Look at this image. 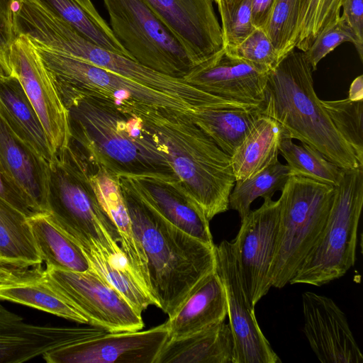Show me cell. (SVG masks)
<instances>
[{
    "mask_svg": "<svg viewBox=\"0 0 363 363\" xmlns=\"http://www.w3.org/2000/svg\"><path fill=\"white\" fill-rule=\"evenodd\" d=\"M155 363H234L229 325L222 322L179 339L167 340Z\"/></svg>",
    "mask_w": 363,
    "mask_h": 363,
    "instance_id": "26",
    "label": "cell"
},
{
    "mask_svg": "<svg viewBox=\"0 0 363 363\" xmlns=\"http://www.w3.org/2000/svg\"><path fill=\"white\" fill-rule=\"evenodd\" d=\"M348 99L352 101L363 100V76L359 75L352 82Z\"/></svg>",
    "mask_w": 363,
    "mask_h": 363,
    "instance_id": "45",
    "label": "cell"
},
{
    "mask_svg": "<svg viewBox=\"0 0 363 363\" xmlns=\"http://www.w3.org/2000/svg\"><path fill=\"white\" fill-rule=\"evenodd\" d=\"M0 116L17 137L50 163L55 152L38 114L13 76L0 77Z\"/></svg>",
    "mask_w": 363,
    "mask_h": 363,
    "instance_id": "25",
    "label": "cell"
},
{
    "mask_svg": "<svg viewBox=\"0 0 363 363\" xmlns=\"http://www.w3.org/2000/svg\"><path fill=\"white\" fill-rule=\"evenodd\" d=\"M60 96L68 111L71 140L88 160L117 175L175 177L141 118L92 97Z\"/></svg>",
    "mask_w": 363,
    "mask_h": 363,
    "instance_id": "1",
    "label": "cell"
},
{
    "mask_svg": "<svg viewBox=\"0 0 363 363\" xmlns=\"http://www.w3.org/2000/svg\"><path fill=\"white\" fill-rule=\"evenodd\" d=\"M345 42L352 43L356 48V38L340 16L335 23L323 30L304 52L313 72L316 70L318 62L323 57Z\"/></svg>",
    "mask_w": 363,
    "mask_h": 363,
    "instance_id": "40",
    "label": "cell"
},
{
    "mask_svg": "<svg viewBox=\"0 0 363 363\" xmlns=\"http://www.w3.org/2000/svg\"><path fill=\"white\" fill-rule=\"evenodd\" d=\"M165 153L174 176L211 220L229 209L235 185L230 157L189 113L150 108L138 115Z\"/></svg>",
    "mask_w": 363,
    "mask_h": 363,
    "instance_id": "3",
    "label": "cell"
},
{
    "mask_svg": "<svg viewBox=\"0 0 363 363\" xmlns=\"http://www.w3.org/2000/svg\"><path fill=\"white\" fill-rule=\"evenodd\" d=\"M4 76H9L5 68L3 67V65L0 62V77H4Z\"/></svg>",
    "mask_w": 363,
    "mask_h": 363,
    "instance_id": "48",
    "label": "cell"
},
{
    "mask_svg": "<svg viewBox=\"0 0 363 363\" xmlns=\"http://www.w3.org/2000/svg\"><path fill=\"white\" fill-rule=\"evenodd\" d=\"M216 272L225 289L227 315L234 340V363H280L281 361L262 333L255 308L245 296L231 242L215 247Z\"/></svg>",
    "mask_w": 363,
    "mask_h": 363,
    "instance_id": "14",
    "label": "cell"
},
{
    "mask_svg": "<svg viewBox=\"0 0 363 363\" xmlns=\"http://www.w3.org/2000/svg\"><path fill=\"white\" fill-rule=\"evenodd\" d=\"M326 225L289 284L320 286L342 277L354 265L363 205V167L344 169Z\"/></svg>",
    "mask_w": 363,
    "mask_h": 363,
    "instance_id": "7",
    "label": "cell"
},
{
    "mask_svg": "<svg viewBox=\"0 0 363 363\" xmlns=\"http://www.w3.org/2000/svg\"><path fill=\"white\" fill-rule=\"evenodd\" d=\"M119 184L169 223L199 240L214 246L209 220L175 177L118 175Z\"/></svg>",
    "mask_w": 363,
    "mask_h": 363,
    "instance_id": "18",
    "label": "cell"
},
{
    "mask_svg": "<svg viewBox=\"0 0 363 363\" xmlns=\"http://www.w3.org/2000/svg\"><path fill=\"white\" fill-rule=\"evenodd\" d=\"M262 107L255 108H199L189 113L195 123L230 157L242 143Z\"/></svg>",
    "mask_w": 363,
    "mask_h": 363,
    "instance_id": "29",
    "label": "cell"
},
{
    "mask_svg": "<svg viewBox=\"0 0 363 363\" xmlns=\"http://www.w3.org/2000/svg\"><path fill=\"white\" fill-rule=\"evenodd\" d=\"M15 1L16 0H0V14L11 28L12 6Z\"/></svg>",
    "mask_w": 363,
    "mask_h": 363,
    "instance_id": "46",
    "label": "cell"
},
{
    "mask_svg": "<svg viewBox=\"0 0 363 363\" xmlns=\"http://www.w3.org/2000/svg\"><path fill=\"white\" fill-rule=\"evenodd\" d=\"M0 257L1 264L30 267L43 261L28 217L0 199Z\"/></svg>",
    "mask_w": 363,
    "mask_h": 363,
    "instance_id": "30",
    "label": "cell"
},
{
    "mask_svg": "<svg viewBox=\"0 0 363 363\" xmlns=\"http://www.w3.org/2000/svg\"><path fill=\"white\" fill-rule=\"evenodd\" d=\"M340 15L353 32L356 40V50L363 60V0H343Z\"/></svg>",
    "mask_w": 363,
    "mask_h": 363,
    "instance_id": "41",
    "label": "cell"
},
{
    "mask_svg": "<svg viewBox=\"0 0 363 363\" xmlns=\"http://www.w3.org/2000/svg\"><path fill=\"white\" fill-rule=\"evenodd\" d=\"M88 161L91 182L117 228L120 236L119 245L123 254L136 279L151 296L146 257L134 236L118 175L101 164L89 160Z\"/></svg>",
    "mask_w": 363,
    "mask_h": 363,
    "instance_id": "23",
    "label": "cell"
},
{
    "mask_svg": "<svg viewBox=\"0 0 363 363\" xmlns=\"http://www.w3.org/2000/svg\"><path fill=\"white\" fill-rule=\"evenodd\" d=\"M277 0H251L252 21L255 28L264 30Z\"/></svg>",
    "mask_w": 363,
    "mask_h": 363,
    "instance_id": "42",
    "label": "cell"
},
{
    "mask_svg": "<svg viewBox=\"0 0 363 363\" xmlns=\"http://www.w3.org/2000/svg\"><path fill=\"white\" fill-rule=\"evenodd\" d=\"M304 0H277L264 28L279 58L296 48L298 26Z\"/></svg>",
    "mask_w": 363,
    "mask_h": 363,
    "instance_id": "36",
    "label": "cell"
},
{
    "mask_svg": "<svg viewBox=\"0 0 363 363\" xmlns=\"http://www.w3.org/2000/svg\"><path fill=\"white\" fill-rule=\"evenodd\" d=\"M14 38L12 28L0 14V62L9 76H12L9 64L10 47Z\"/></svg>",
    "mask_w": 363,
    "mask_h": 363,
    "instance_id": "43",
    "label": "cell"
},
{
    "mask_svg": "<svg viewBox=\"0 0 363 363\" xmlns=\"http://www.w3.org/2000/svg\"><path fill=\"white\" fill-rule=\"evenodd\" d=\"M216 5L221 18L223 48H233L255 29L251 0H220Z\"/></svg>",
    "mask_w": 363,
    "mask_h": 363,
    "instance_id": "38",
    "label": "cell"
},
{
    "mask_svg": "<svg viewBox=\"0 0 363 363\" xmlns=\"http://www.w3.org/2000/svg\"><path fill=\"white\" fill-rule=\"evenodd\" d=\"M37 1L70 24L88 40L133 60L101 16L89 13L75 0Z\"/></svg>",
    "mask_w": 363,
    "mask_h": 363,
    "instance_id": "31",
    "label": "cell"
},
{
    "mask_svg": "<svg viewBox=\"0 0 363 363\" xmlns=\"http://www.w3.org/2000/svg\"><path fill=\"white\" fill-rule=\"evenodd\" d=\"M224 51L268 74L281 61L269 36L260 28H255L236 47Z\"/></svg>",
    "mask_w": 363,
    "mask_h": 363,
    "instance_id": "39",
    "label": "cell"
},
{
    "mask_svg": "<svg viewBox=\"0 0 363 363\" xmlns=\"http://www.w3.org/2000/svg\"><path fill=\"white\" fill-rule=\"evenodd\" d=\"M12 76L21 84L38 114L55 152L71 140L67 109L33 44L24 35H15L10 47Z\"/></svg>",
    "mask_w": 363,
    "mask_h": 363,
    "instance_id": "13",
    "label": "cell"
},
{
    "mask_svg": "<svg viewBox=\"0 0 363 363\" xmlns=\"http://www.w3.org/2000/svg\"><path fill=\"white\" fill-rule=\"evenodd\" d=\"M1 264V257H0V265Z\"/></svg>",
    "mask_w": 363,
    "mask_h": 363,
    "instance_id": "50",
    "label": "cell"
},
{
    "mask_svg": "<svg viewBox=\"0 0 363 363\" xmlns=\"http://www.w3.org/2000/svg\"><path fill=\"white\" fill-rule=\"evenodd\" d=\"M290 177L288 165L278 160L254 177L235 182L229 196V208L237 211L242 219L256 199L272 198L276 191L282 190Z\"/></svg>",
    "mask_w": 363,
    "mask_h": 363,
    "instance_id": "34",
    "label": "cell"
},
{
    "mask_svg": "<svg viewBox=\"0 0 363 363\" xmlns=\"http://www.w3.org/2000/svg\"><path fill=\"white\" fill-rule=\"evenodd\" d=\"M268 73L227 55L224 50L194 67L183 79L206 93L253 106H263Z\"/></svg>",
    "mask_w": 363,
    "mask_h": 363,
    "instance_id": "20",
    "label": "cell"
},
{
    "mask_svg": "<svg viewBox=\"0 0 363 363\" xmlns=\"http://www.w3.org/2000/svg\"><path fill=\"white\" fill-rule=\"evenodd\" d=\"M106 333L104 329L91 325L79 328L30 323L0 302V363L27 362L55 348Z\"/></svg>",
    "mask_w": 363,
    "mask_h": 363,
    "instance_id": "19",
    "label": "cell"
},
{
    "mask_svg": "<svg viewBox=\"0 0 363 363\" xmlns=\"http://www.w3.org/2000/svg\"><path fill=\"white\" fill-rule=\"evenodd\" d=\"M121 188L134 236L146 257L150 294L157 307L169 318L196 285L215 270L216 245L191 236L127 189Z\"/></svg>",
    "mask_w": 363,
    "mask_h": 363,
    "instance_id": "2",
    "label": "cell"
},
{
    "mask_svg": "<svg viewBox=\"0 0 363 363\" xmlns=\"http://www.w3.org/2000/svg\"><path fill=\"white\" fill-rule=\"evenodd\" d=\"M214 3L217 4L220 0H213Z\"/></svg>",
    "mask_w": 363,
    "mask_h": 363,
    "instance_id": "49",
    "label": "cell"
},
{
    "mask_svg": "<svg viewBox=\"0 0 363 363\" xmlns=\"http://www.w3.org/2000/svg\"><path fill=\"white\" fill-rule=\"evenodd\" d=\"M305 52H289L268 74L262 113L274 119L283 137L296 139L343 169L363 167L317 96Z\"/></svg>",
    "mask_w": 363,
    "mask_h": 363,
    "instance_id": "4",
    "label": "cell"
},
{
    "mask_svg": "<svg viewBox=\"0 0 363 363\" xmlns=\"http://www.w3.org/2000/svg\"><path fill=\"white\" fill-rule=\"evenodd\" d=\"M179 43L194 66L224 50L213 0H143Z\"/></svg>",
    "mask_w": 363,
    "mask_h": 363,
    "instance_id": "15",
    "label": "cell"
},
{
    "mask_svg": "<svg viewBox=\"0 0 363 363\" xmlns=\"http://www.w3.org/2000/svg\"><path fill=\"white\" fill-rule=\"evenodd\" d=\"M110 27L133 60L156 72L183 77L195 66L143 0H102Z\"/></svg>",
    "mask_w": 363,
    "mask_h": 363,
    "instance_id": "10",
    "label": "cell"
},
{
    "mask_svg": "<svg viewBox=\"0 0 363 363\" xmlns=\"http://www.w3.org/2000/svg\"><path fill=\"white\" fill-rule=\"evenodd\" d=\"M279 151L287 162L291 176H301L333 186H337L342 178L344 169L308 145L303 143L298 145L293 139L283 137Z\"/></svg>",
    "mask_w": 363,
    "mask_h": 363,
    "instance_id": "33",
    "label": "cell"
},
{
    "mask_svg": "<svg viewBox=\"0 0 363 363\" xmlns=\"http://www.w3.org/2000/svg\"><path fill=\"white\" fill-rule=\"evenodd\" d=\"M343 0H304L298 26L296 48L306 52L315 38L340 16Z\"/></svg>",
    "mask_w": 363,
    "mask_h": 363,
    "instance_id": "37",
    "label": "cell"
},
{
    "mask_svg": "<svg viewBox=\"0 0 363 363\" xmlns=\"http://www.w3.org/2000/svg\"><path fill=\"white\" fill-rule=\"evenodd\" d=\"M34 40L43 49L111 71L175 97L194 109L206 107L213 101L212 95L194 87L183 79L160 73L129 57L96 45L53 13H47L40 21Z\"/></svg>",
    "mask_w": 363,
    "mask_h": 363,
    "instance_id": "8",
    "label": "cell"
},
{
    "mask_svg": "<svg viewBox=\"0 0 363 363\" xmlns=\"http://www.w3.org/2000/svg\"><path fill=\"white\" fill-rule=\"evenodd\" d=\"M303 331L322 363H361L363 354L345 313L330 298L302 294Z\"/></svg>",
    "mask_w": 363,
    "mask_h": 363,
    "instance_id": "17",
    "label": "cell"
},
{
    "mask_svg": "<svg viewBox=\"0 0 363 363\" xmlns=\"http://www.w3.org/2000/svg\"><path fill=\"white\" fill-rule=\"evenodd\" d=\"M34 47L50 72L60 95L72 94L92 97L111 103L135 116L150 108H167L189 113L196 110L175 97L111 71Z\"/></svg>",
    "mask_w": 363,
    "mask_h": 363,
    "instance_id": "9",
    "label": "cell"
},
{
    "mask_svg": "<svg viewBox=\"0 0 363 363\" xmlns=\"http://www.w3.org/2000/svg\"><path fill=\"white\" fill-rule=\"evenodd\" d=\"M0 299L88 324V320L53 282L41 264L30 267L1 264Z\"/></svg>",
    "mask_w": 363,
    "mask_h": 363,
    "instance_id": "22",
    "label": "cell"
},
{
    "mask_svg": "<svg viewBox=\"0 0 363 363\" xmlns=\"http://www.w3.org/2000/svg\"><path fill=\"white\" fill-rule=\"evenodd\" d=\"M168 340L167 322L146 330L107 332L42 355L48 363H155Z\"/></svg>",
    "mask_w": 363,
    "mask_h": 363,
    "instance_id": "16",
    "label": "cell"
},
{
    "mask_svg": "<svg viewBox=\"0 0 363 363\" xmlns=\"http://www.w3.org/2000/svg\"><path fill=\"white\" fill-rule=\"evenodd\" d=\"M0 199L5 203L23 213L27 217L35 214L18 198L14 191L8 185L0 172Z\"/></svg>",
    "mask_w": 363,
    "mask_h": 363,
    "instance_id": "44",
    "label": "cell"
},
{
    "mask_svg": "<svg viewBox=\"0 0 363 363\" xmlns=\"http://www.w3.org/2000/svg\"><path fill=\"white\" fill-rule=\"evenodd\" d=\"M28 220L47 268L70 272L91 269L82 249L55 224L47 212L33 214Z\"/></svg>",
    "mask_w": 363,
    "mask_h": 363,
    "instance_id": "28",
    "label": "cell"
},
{
    "mask_svg": "<svg viewBox=\"0 0 363 363\" xmlns=\"http://www.w3.org/2000/svg\"><path fill=\"white\" fill-rule=\"evenodd\" d=\"M91 268L104 277L140 314L156 302L135 277L123 255L84 253Z\"/></svg>",
    "mask_w": 363,
    "mask_h": 363,
    "instance_id": "32",
    "label": "cell"
},
{
    "mask_svg": "<svg viewBox=\"0 0 363 363\" xmlns=\"http://www.w3.org/2000/svg\"><path fill=\"white\" fill-rule=\"evenodd\" d=\"M226 316L225 289L214 270L196 285L166 321L168 340L179 339L224 322Z\"/></svg>",
    "mask_w": 363,
    "mask_h": 363,
    "instance_id": "24",
    "label": "cell"
},
{
    "mask_svg": "<svg viewBox=\"0 0 363 363\" xmlns=\"http://www.w3.org/2000/svg\"><path fill=\"white\" fill-rule=\"evenodd\" d=\"M0 172L33 213L48 212L49 164L17 137L1 116Z\"/></svg>",
    "mask_w": 363,
    "mask_h": 363,
    "instance_id": "21",
    "label": "cell"
},
{
    "mask_svg": "<svg viewBox=\"0 0 363 363\" xmlns=\"http://www.w3.org/2000/svg\"><path fill=\"white\" fill-rule=\"evenodd\" d=\"M279 201L264 198L262 206L241 219L231 242L240 280L250 305L256 304L272 287L271 268L276 250Z\"/></svg>",
    "mask_w": 363,
    "mask_h": 363,
    "instance_id": "11",
    "label": "cell"
},
{
    "mask_svg": "<svg viewBox=\"0 0 363 363\" xmlns=\"http://www.w3.org/2000/svg\"><path fill=\"white\" fill-rule=\"evenodd\" d=\"M335 189L307 177L291 175L281 191L279 233L271 268L272 287L289 284L326 225Z\"/></svg>",
    "mask_w": 363,
    "mask_h": 363,
    "instance_id": "6",
    "label": "cell"
},
{
    "mask_svg": "<svg viewBox=\"0 0 363 363\" xmlns=\"http://www.w3.org/2000/svg\"><path fill=\"white\" fill-rule=\"evenodd\" d=\"M334 126L363 166V100H320Z\"/></svg>",
    "mask_w": 363,
    "mask_h": 363,
    "instance_id": "35",
    "label": "cell"
},
{
    "mask_svg": "<svg viewBox=\"0 0 363 363\" xmlns=\"http://www.w3.org/2000/svg\"><path fill=\"white\" fill-rule=\"evenodd\" d=\"M45 270L53 282L88 320V325L109 333L137 331L143 328L141 314L92 268L85 272L47 267Z\"/></svg>",
    "mask_w": 363,
    "mask_h": 363,
    "instance_id": "12",
    "label": "cell"
},
{
    "mask_svg": "<svg viewBox=\"0 0 363 363\" xmlns=\"http://www.w3.org/2000/svg\"><path fill=\"white\" fill-rule=\"evenodd\" d=\"M80 6H82L85 10H86L89 13L99 16H101L99 13L97 11L94 5L91 2V0H75Z\"/></svg>",
    "mask_w": 363,
    "mask_h": 363,
    "instance_id": "47",
    "label": "cell"
},
{
    "mask_svg": "<svg viewBox=\"0 0 363 363\" xmlns=\"http://www.w3.org/2000/svg\"><path fill=\"white\" fill-rule=\"evenodd\" d=\"M282 138L281 125L271 117L262 114L230 156L235 182L250 179L278 161Z\"/></svg>",
    "mask_w": 363,
    "mask_h": 363,
    "instance_id": "27",
    "label": "cell"
},
{
    "mask_svg": "<svg viewBox=\"0 0 363 363\" xmlns=\"http://www.w3.org/2000/svg\"><path fill=\"white\" fill-rule=\"evenodd\" d=\"M47 213L84 253L123 255L117 228L91 182L89 161L71 140L49 163Z\"/></svg>",
    "mask_w": 363,
    "mask_h": 363,
    "instance_id": "5",
    "label": "cell"
}]
</instances>
